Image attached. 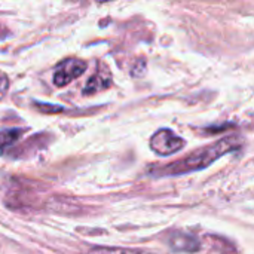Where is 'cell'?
<instances>
[{
  "label": "cell",
  "instance_id": "52a82bcc",
  "mask_svg": "<svg viewBox=\"0 0 254 254\" xmlns=\"http://www.w3.org/2000/svg\"><path fill=\"white\" fill-rule=\"evenodd\" d=\"M88 254H152L141 250H129V249H121V247H97L92 249Z\"/></svg>",
  "mask_w": 254,
  "mask_h": 254
},
{
  "label": "cell",
  "instance_id": "3957f363",
  "mask_svg": "<svg viewBox=\"0 0 254 254\" xmlns=\"http://www.w3.org/2000/svg\"><path fill=\"white\" fill-rule=\"evenodd\" d=\"M88 64L83 61V60H79V58H68V60H64L55 74H54V83L57 86H65L68 83H71L74 79H77L79 76L83 74V71L86 70Z\"/></svg>",
  "mask_w": 254,
  "mask_h": 254
},
{
  "label": "cell",
  "instance_id": "8992f818",
  "mask_svg": "<svg viewBox=\"0 0 254 254\" xmlns=\"http://www.w3.org/2000/svg\"><path fill=\"white\" fill-rule=\"evenodd\" d=\"M22 129L18 128H12V129H4L0 132V150H4L7 147H10L13 143H16V140L21 137Z\"/></svg>",
  "mask_w": 254,
  "mask_h": 254
},
{
  "label": "cell",
  "instance_id": "5b68a950",
  "mask_svg": "<svg viewBox=\"0 0 254 254\" xmlns=\"http://www.w3.org/2000/svg\"><path fill=\"white\" fill-rule=\"evenodd\" d=\"M112 85V77L107 71H97L85 85L83 88V94L86 95H91V94H95L98 91H103V89H107L109 86Z\"/></svg>",
  "mask_w": 254,
  "mask_h": 254
},
{
  "label": "cell",
  "instance_id": "9c48e42d",
  "mask_svg": "<svg viewBox=\"0 0 254 254\" xmlns=\"http://www.w3.org/2000/svg\"><path fill=\"white\" fill-rule=\"evenodd\" d=\"M98 1H107V0H98Z\"/></svg>",
  "mask_w": 254,
  "mask_h": 254
},
{
  "label": "cell",
  "instance_id": "6da1fadb",
  "mask_svg": "<svg viewBox=\"0 0 254 254\" xmlns=\"http://www.w3.org/2000/svg\"><path fill=\"white\" fill-rule=\"evenodd\" d=\"M241 144H243V141L238 135H229V137H225L210 146L201 147V149L189 153L183 159L174 161L168 165L153 167L150 170V173L155 176L164 177V176H179V174H188L192 171H199V170H204L208 165H211L214 161H217L223 155L237 150Z\"/></svg>",
  "mask_w": 254,
  "mask_h": 254
},
{
  "label": "cell",
  "instance_id": "ba28073f",
  "mask_svg": "<svg viewBox=\"0 0 254 254\" xmlns=\"http://www.w3.org/2000/svg\"><path fill=\"white\" fill-rule=\"evenodd\" d=\"M7 89H9V80L6 76L0 74V100L7 94Z\"/></svg>",
  "mask_w": 254,
  "mask_h": 254
},
{
  "label": "cell",
  "instance_id": "277c9868",
  "mask_svg": "<svg viewBox=\"0 0 254 254\" xmlns=\"http://www.w3.org/2000/svg\"><path fill=\"white\" fill-rule=\"evenodd\" d=\"M170 246L176 250V252H183V253H195L199 252L201 244L199 241L189 235V234H182V232H176L171 240H170Z\"/></svg>",
  "mask_w": 254,
  "mask_h": 254
},
{
  "label": "cell",
  "instance_id": "7a4b0ae2",
  "mask_svg": "<svg viewBox=\"0 0 254 254\" xmlns=\"http://www.w3.org/2000/svg\"><path fill=\"white\" fill-rule=\"evenodd\" d=\"M183 146H185V140L167 128L159 129L150 138V149L161 156H170L179 152L180 149H183Z\"/></svg>",
  "mask_w": 254,
  "mask_h": 254
}]
</instances>
